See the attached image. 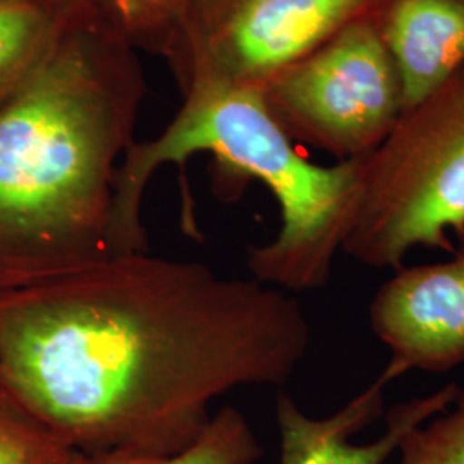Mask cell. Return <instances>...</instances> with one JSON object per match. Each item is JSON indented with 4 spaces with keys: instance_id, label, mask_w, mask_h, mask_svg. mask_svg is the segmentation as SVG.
Masks as SVG:
<instances>
[{
    "instance_id": "1",
    "label": "cell",
    "mask_w": 464,
    "mask_h": 464,
    "mask_svg": "<svg viewBox=\"0 0 464 464\" xmlns=\"http://www.w3.org/2000/svg\"><path fill=\"white\" fill-rule=\"evenodd\" d=\"M310 343L285 291L149 251L0 296V389L88 458L183 450L214 399L284 385Z\"/></svg>"
},
{
    "instance_id": "2",
    "label": "cell",
    "mask_w": 464,
    "mask_h": 464,
    "mask_svg": "<svg viewBox=\"0 0 464 464\" xmlns=\"http://www.w3.org/2000/svg\"><path fill=\"white\" fill-rule=\"evenodd\" d=\"M145 93L138 52L92 2L0 103V296L114 255L117 162Z\"/></svg>"
},
{
    "instance_id": "3",
    "label": "cell",
    "mask_w": 464,
    "mask_h": 464,
    "mask_svg": "<svg viewBox=\"0 0 464 464\" xmlns=\"http://www.w3.org/2000/svg\"><path fill=\"white\" fill-rule=\"evenodd\" d=\"M270 114L262 90L198 88L166 130L134 141L117 167L111 222L114 255L149 251L141 205L150 178L169 162L212 153L239 179L266 184L281 210V229L266 245L249 248L253 279L282 291L322 289L360 210L365 159L318 166Z\"/></svg>"
},
{
    "instance_id": "4",
    "label": "cell",
    "mask_w": 464,
    "mask_h": 464,
    "mask_svg": "<svg viewBox=\"0 0 464 464\" xmlns=\"http://www.w3.org/2000/svg\"><path fill=\"white\" fill-rule=\"evenodd\" d=\"M464 234V67L408 107L365 157L363 191L343 251L373 268L402 266L418 248Z\"/></svg>"
},
{
    "instance_id": "5",
    "label": "cell",
    "mask_w": 464,
    "mask_h": 464,
    "mask_svg": "<svg viewBox=\"0 0 464 464\" xmlns=\"http://www.w3.org/2000/svg\"><path fill=\"white\" fill-rule=\"evenodd\" d=\"M387 0H197L160 57L181 93L262 90Z\"/></svg>"
},
{
    "instance_id": "6",
    "label": "cell",
    "mask_w": 464,
    "mask_h": 464,
    "mask_svg": "<svg viewBox=\"0 0 464 464\" xmlns=\"http://www.w3.org/2000/svg\"><path fill=\"white\" fill-rule=\"evenodd\" d=\"M295 141L343 160L365 159L406 111L404 88L377 14L332 36L262 88Z\"/></svg>"
},
{
    "instance_id": "7",
    "label": "cell",
    "mask_w": 464,
    "mask_h": 464,
    "mask_svg": "<svg viewBox=\"0 0 464 464\" xmlns=\"http://www.w3.org/2000/svg\"><path fill=\"white\" fill-rule=\"evenodd\" d=\"M370 325L399 375L448 372L464 363V234L446 262L404 268L382 284Z\"/></svg>"
},
{
    "instance_id": "8",
    "label": "cell",
    "mask_w": 464,
    "mask_h": 464,
    "mask_svg": "<svg viewBox=\"0 0 464 464\" xmlns=\"http://www.w3.org/2000/svg\"><path fill=\"white\" fill-rule=\"evenodd\" d=\"M398 377L392 366H385L377 381L325 418L306 415L293 399L281 394L276 406L281 464H385L408 433L444 413L461 394L458 383H448L429 396L399 402L387 413L379 439L368 444L353 442L354 435L381 418L383 392Z\"/></svg>"
},
{
    "instance_id": "9",
    "label": "cell",
    "mask_w": 464,
    "mask_h": 464,
    "mask_svg": "<svg viewBox=\"0 0 464 464\" xmlns=\"http://www.w3.org/2000/svg\"><path fill=\"white\" fill-rule=\"evenodd\" d=\"M406 109L464 67V0H387L377 13Z\"/></svg>"
},
{
    "instance_id": "10",
    "label": "cell",
    "mask_w": 464,
    "mask_h": 464,
    "mask_svg": "<svg viewBox=\"0 0 464 464\" xmlns=\"http://www.w3.org/2000/svg\"><path fill=\"white\" fill-rule=\"evenodd\" d=\"M93 0H0V103L26 83Z\"/></svg>"
},
{
    "instance_id": "11",
    "label": "cell",
    "mask_w": 464,
    "mask_h": 464,
    "mask_svg": "<svg viewBox=\"0 0 464 464\" xmlns=\"http://www.w3.org/2000/svg\"><path fill=\"white\" fill-rule=\"evenodd\" d=\"M264 454L248 420L236 408H222L212 415L198 439L188 448L167 456L111 452L84 456V464H253Z\"/></svg>"
},
{
    "instance_id": "12",
    "label": "cell",
    "mask_w": 464,
    "mask_h": 464,
    "mask_svg": "<svg viewBox=\"0 0 464 464\" xmlns=\"http://www.w3.org/2000/svg\"><path fill=\"white\" fill-rule=\"evenodd\" d=\"M102 19L136 52L162 53L197 0H93Z\"/></svg>"
},
{
    "instance_id": "13",
    "label": "cell",
    "mask_w": 464,
    "mask_h": 464,
    "mask_svg": "<svg viewBox=\"0 0 464 464\" xmlns=\"http://www.w3.org/2000/svg\"><path fill=\"white\" fill-rule=\"evenodd\" d=\"M74 450L0 389V464H63Z\"/></svg>"
},
{
    "instance_id": "14",
    "label": "cell",
    "mask_w": 464,
    "mask_h": 464,
    "mask_svg": "<svg viewBox=\"0 0 464 464\" xmlns=\"http://www.w3.org/2000/svg\"><path fill=\"white\" fill-rule=\"evenodd\" d=\"M399 464H464V392L444 413L408 433Z\"/></svg>"
},
{
    "instance_id": "15",
    "label": "cell",
    "mask_w": 464,
    "mask_h": 464,
    "mask_svg": "<svg viewBox=\"0 0 464 464\" xmlns=\"http://www.w3.org/2000/svg\"><path fill=\"white\" fill-rule=\"evenodd\" d=\"M63 464H84V456L80 454V452H74Z\"/></svg>"
}]
</instances>
